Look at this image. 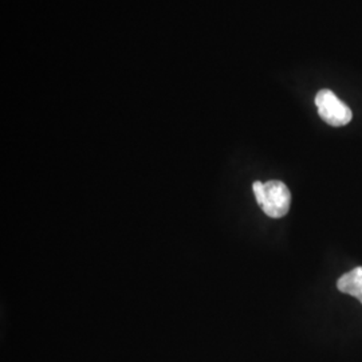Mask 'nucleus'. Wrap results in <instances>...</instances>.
<instances>
[{
  "label": "nucleus",
  "instance_id": "f257e3e1",
  "mask_svg": "<svg viewBox=\"0 0 362 362\" xmlns=\"http://www.w3.org/2000/svg\"><path fill=\"white\" fill-rule=\"evenodd\" d=\"M252 191L262 211L272 219L286 216L291 204V194L285 182L270 180L267 182L255 181Z\"/></svg>",
  "mask_w": 362,
  "mask_h": 362
},
{
  "label": "nucleus",
  "instance_id": "f03ea898",
  "mask_svg": "<svg viewBox=\"0 0 362 362\" xmlns=\"http://www.w3.org/2000/svg\"><path fill=\"white\" fill-rule=\"evenodd\" d=\"M315 106L325 122L336 128L348 125L353 118V112L349 106L329 89H322L317 93Z\"/></svg>",
  "mask_w": 362,
  "mask_h": 362
},
{
  "label": "nucleus",
  "instance_id": "7ed1b4c3",
  "mask_svg": "<svg viewBox=\"0 0 362 362\" xmlns=\"http://www.w3.org/2000/svg\"><path fill=\"white\" fill-rule=\"evenodd\" d=\"M337 287L341 293L356 297L362 303V267H356L344 274L337 281Z\"/></svg>",
  "mask_w": 362,
  "mask_h": 362
}]
</instances>
